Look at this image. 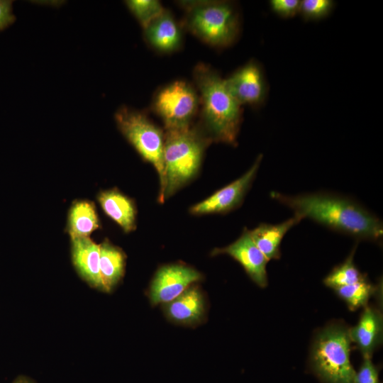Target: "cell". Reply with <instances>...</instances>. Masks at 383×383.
<instances>
[{"label":"cell","mask_w":383,"mask_h":383,"mask_svg":"<svg viewBox=\"0 0 383 383\" xmlns=\"http://www.w3.org/2000/svg\"><path fill=\"white\" fill-rule=\"evenodd\" d=\"M124 3L143 29L165 10L157 0H127Z\"/></svg>","instance_id":"22"},{"label":"cell","mask_w":383,"mask_h":383,"mask_svg":"<svg viewBox=\"0 0 383 383\" xmlns=\"http://www.w3.org/2000/svg\"><path fill=\"white\" fill-rule=\"evenodd\" d=\"M12 383H35L32 379L25 376H18Z\"/></svg>","instance_id":"27"},{"label":"cell","mask_w":383,"mask_h":383,"mask_svg":"<svg viewBox=\"0 0 383 383\" xmlns=\"http://www.w3.org/2000/svg\"><path fill=\"white\" fill-rule=\"evenodd\" d=\"M184 10L182 28L201 41L215 48L233 45L240 32V16L235 4L228 1H180Z\"/></svg>","instance_id":"3"},{"label":"cell","mask_w":383,"mask_h":383,"mask_svg":"<svg viewBox=\"0 0 383 383\" xmlns=\"http://www.w3.org/2000/svg\"><path fill=\"white\" fill-rule=\"evenodd\" d=\"M97 199L103 211L126 233L135 229L136 209L134 202L116 189L101 192Z\"/></svg>","instance_id":"17"},{"label":"cell","mask_w":383,"mask_h":383,"mask_svg":"<svg viewBox=\"0 0 383 383\" xmlns=\"http://www.w3.org/2000/svg\"><path fill=\"white\" fill-rule=\"evenodd\" d=\"M272 11L282 18H291L299 13L300 0H271Z\"/></svg>","instance_id":"24"},{"label":"cell","mask_w":383,"mask_h":383,"mask_svg":"<svg viewBox=\"0 0 383 383\" xmlns=\"http://www.w3.org/2000/svg\"><path fill=\"white\" fill-rule=\"evenodd\" d=\"M334 6L331 0L301 1L299 13L306 20H319L327 16Z\"/></svg>","instance_id":"23"},{"label":"cell","mask_w":383,"mask_h":383,"mask_svg":"<svg viewBox=\"0 0 383 383\" xmlns=\"http://www.w3.org/2000/svg\"><path fill=\"white\" fill-rule=\"evenodd\" d=\"M303 218L294 213L292 217L277 223H260L253 230L249 231L250 235L268 261L280 257V245L286 233L298 224Z\"/></svg>","instance_id":"16"},{"label":"cell","mask_w":383,"mask_h":383,"mask_svg":"<svg viewBox=\"0 0 383 383\" xmlns=\"http://www.w3.org/2000/svg\"><path fill=\"white\" fill-rule=\"evenodd\" d=\"M270 196L294 211L334 231L359 240L379 242L383 224L376 215L348 196L317 192L287 195L272 192Z\"/></svg>","instance_id":"1"},{"label":"cell","mask_w":383,"mask_h":383,"mask_svg":"<svg viewBox=\"0 0 383 383\" xmlns=\"http://www.w3.org/2000/svg\"><path fill=\"white\" fill-rule=\"evenodd\" d=\"M151 109L163 122L165 131L189 127L199 112L198 91L187 81H173L156 91Z\"/></svg>","instance_id":"7"},{"label":"cell","mask_w":383,"mask_h":383,"mask_svg":"<svg viewBox=\"0 0 383 383\" xmlns=\"http://www.w3.org/2000/svg\"><path fill=\"white\" fill-rule=\"evenodd\" d=\"M99 270L105 292H110L121 279L125 271L126 256L119 248L108 240L101 244Z\"/></svg>","instance_id":"18"},{"label":"cell","mask_w":383,"mask_h":383,"mask_svg":"<svg viewBox=\"0 0 383 383\" xmlns=\"http://www.w3.org/2000/svg\"><path fill=\"white\" fill-rule=\"evenodd\" d=\"M100 226L94 204L89 201H77L70 209L67 231L71 238L89 237Z\"/></svg>","instance_id":"19"},{"label":"cell","mask_w":383,"mask_h":383,"mask_svg":"<svg viewBox=\"0 0 383 383\" xmlns=\"http://www.w3.org/2000/svg\"><path fill=\"white\" fill-rule=\"evenodd\" d=\"M114 119L123 137L144 160L155 168L160 181L159 201L163 202L165 133L143 111L126 106L117 109Z\"/></svg>","instance_id":"6"},{"label":"cell","mask_w":383,"mask_h":383,"mask_svg":"<svg viewBox=\"0 0 383 383\" xmlns=\"http://www.w3.org/2000/svg\"><path fill=\"white\" fill-rule=\"evenodd\" d=\"M71 253L79 276L91 287L105 292L99 270V245L89 237L71 238Z\"/></svg>","instance_id":"13"},{"label":"cell","mask_w":383,"mask_h":383,"mask_svg":"<svg viewBox=\"0 0 383 383\" xmlns=\"http://www.w3.org/2000/svg\"><path fill=\"white\" fill-rule=\"evenodd\" d=\"M211 143L199 124L165 131L164 201L196 177Z\"/></svg>","instance_id":"4"},{"label":"cell","mask_w":383,"mask_h":383,"mask_svg":"<svg viewBox=\"0 0 383 383\" xmlns=\"http://www.w3.org/2000/svg\"><path fill=\"white\" fill-rule=\"evenodd\" d=\"M353 383H379L378 372L370 357H363L362 363L355 372Z\"/></svg>","instance_id":"25"},{"label":"cell","mask_w":383,"mask_h":383,"mask_svg":"<svg viewBox=\"0 0 383 383\" xmlns=\"http://www.w3.org/2000/svg\"><path fill=\"white\" fill-rule=\"evenodd\" d=\"M193 78L199 96L198 124L212 142L235 146L243 119L242 106L229 91L226 79L204 63L195 66Z\"/></svg>","instance_id":"2"},{"label":"cell","mask_w":383,"mask_h":383,"mask_svg":"<svg viewBox=\"0 0 383 383\" xmlns=\"http://www.w3.org/2000/svg\"><path fill=\"white\" fill-rule=\"evenodd\" d=\"M143 30L147 44L158 52H173L182 44V26L167 9H165Z\"/></svg>","instance_id":"12"},{"label":"cell","mask_w":383,"mask_h":383,"mask_svg":"<svg viewBox=\"0 0 383 383\" xmlns=\"http://www.w3.org/2000/svg\"><path fill=\"white\" fill-rule=\"evenodd\" d=\"M364 308L357 323L350 328V336L362 356L371 357L382 341L383 318L378 309L367 305Z\"/></svg>","instance_id":"14"},{"label":"cell","mask_w":383,"mask_h":383,"mask_svg":"<svg viewBox=\"0 0 383 383\" xmlns=\"http://www.w3.org/2000/svg\"><path fill=\"white\" fill-rule=\"evenodd\" d=\"M356 246L343 262L335 267L324 278L323 284L333 289L356 283L365 277L354 263Z\"/></svg>","instance_id":"20"},{"label":"cell","mask_w":383,"mask_h":383,"mask_svg":"<svg viewBox=\"0 0 383 383\" xmlns=\"http://www.w3.org/2000/svg\"><path fill=\"white\" fill-rule=\"evenodd\" d=\"M205 307L201 290L196 286H190L177 298L165 304L164 311L175 323L193 326L202 321Z\"/></svg>","instance_id":"15"},{"label":"cell","mask_w":383,"mask_h":383,"mask_svg":"<svg viewBox=\"0 0 383 383\" xmlns=\"http://www.w3.org/2000/svg\"><path fill=\"white\" fill-rule=\"evenodd\" d=\"M262 160L260 154L252 165L241 177L191 207L194 215L225 213L238 208L252 185Z\"/></svg>","instance_id":"8"},{"label":"cell","mask_w":383,"mask_h":383,"mask_svg":"<svg viewBox=\"0 0 383 383\" xmlns=\"http://www.w3.org/2000/svg\"><path fill=\"white\" fill-rule=\"evenodd\" d=\"M225 79L229 91L241 106H257L267 97L268 88L263 71L254 60Z\"/></svg>","instance_id":"10"},{"label":"cell","mask_w":383,"mask_h":383,"mask_svg":"<svg viewBox=\"0 0 383 383\" xmlns=\"http://www.w3.org/2000/svg\"><path fill=\"white\" fill-rule=\"evenodd\" d=\"M12 4L13 1L0 0V30L7 28L16 20Z\"/></svg>","instance_id":"26"},{"label":"cell","mask_w":383,"mask_h":383,"mask_svg":"<svg viewBox=\"0 0 383 383\" xmlns=\"http://www.w3.org/2000/svg\"><path fill=\"white\" fill-rule=\"evenodd\" d=\"M377 287L370 283L366 277L360 281L335 290L351 311H355L367 305L370 297L376 293Z\"/></svg>","instance_id":"21"},{"label":"cell","mask_w":383,"mask_h":383,"mask_svg":"<svg viewBox=\"0 0 383 383\" xmlns=\"http://www.w3.org/2000/svg\"><path fill=\"white\" fill-rule=\"evenodd\" d=\"M226 254L238 262L249 277L260 287L267 285L268 260L252 240L249 230L245 229L238 239L229 245L214 249L211 255Z\"/></svg>","instance_id":"11"},{"label":"cell","mask_w":383,"mask_h":383,"mask_svg":"<svg viewBox=\"0 0 383 383\" xmlns=\"http://www.w3.org/2000/svg\"><path fill=\"white\" fill-rule=\"evenodd\" d=\"M201 278L198 271L184 265L163 266L157 271L150 284V302L152 305L168 303Z\"/></svg>","instance_id":"9"},{"label":"cell","mask_w":383,"mask_h":383,"mask_svg":"<svg viewBox=\"0 0 383 383\" xmlns=\"http://www.w3.org/2000/svg\"><path fill=\"white\" fill-rule=\"evenodd\" d=\"M350 328L333 323L316 335L310 352L313 372L324 383H353L355 371L350 360Z\"/></svg>","instance_id":"5"}]
</instances>
